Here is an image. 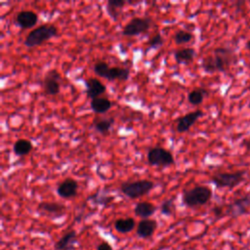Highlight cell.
<instances>
[{
  "label": "cell",
  "instance_id": "obj_22",
  "mask_svg": "<svg viewBox=\"0 0 250 250\" xmlns=\"http://www.w3.org/2000/svg\"><path fill=\"white\" fill-rule=\"evenodd\" d=\"M114 123V118L113 117H108V118H100L96 117L93 121V127L95 130L103 135H105L109 132L111 126Z\"/></svg>",
  "mask_w": 250,
  "mask_h": 250
},
{
  "label": "cell",
  "instance_id": "obj_17",
  "mask_svg": "<svg viewBox=\"0 0 250 250\" xmlns=\"http://www.w3.org/2000/svg\"><path fill=\"white\" fill-rule=\"evenodd\" d=\"M85 85H86V94L91 100L101 97V95H103L106 91L105 85L102 83L99 79L94 77L88 78L85 81Z\"/></svg>",
  "mask_w": 250,
  "mask_h": 250
},
{
  "label": "cell",
  "instance_id": "obj_21",
  "mask_svg": "<svg viewBox=\"0 0 250 250\" xmlns=\"http://www.w3.org/2000/svg\"><path fill=\"white\" fill-rule=\"evenodd\" d=\"M195 57V50L193 48H183L175 51L174 58L177 63H189Z\"/></svg>",
  "mask_w": 250,
  "mask_h": 250
},
{
  "label": "cell",
  "instance_id": "obj_5",
  "mask_svg": "<svg viewBox=\"0 0 250 250\" xmlns=\"http://www.w3.org/2000/svg\"><path fill=\"white\" fill-rule=\"evenodd\" d=\"M154 188V183L149 180L124 182L120 186L121 192L131 199H136L147 194Z\"/></svg>",
  "mask_w": 250,
  "mask_h": 250
},
{
  "label": "cell",
  "instance_id": "obj_8",
  "mask_svg": "<svg viewBox=\"0 0 250 250\" xmlns=\"http://www.w3.org/2000/svg\"><path fill=\"white\" fill-rule=\"evenodd\" d=\"M152 23L150 18H134L123 27L122 34L124 36H136L145 33L151 27Z\"/></svg>",
  "mask_w": 250,
  "mask_h": 250
},
{
  "label": "cell",
  "instance_id": "obj_31",
  "mask_svg": "<svg viewBox=\"0 0 250 250\" xmlns=\"http://www.w3.org/2000/svg\"><path fill=\"white\" fill-rule=\"evenodd\" d=\"M212 212L213 214L215 215V217L219 218L223 215V208L221 206H215L213 209H212Z\"/></svg>",
  "mask_w": 250,
  "mask_h": 250
},
{
  "label": "cell",
  "instance_id": "obj_6",
  "mask_svg": "<svg viewBox=\"0 0 250 250\" xmlns=\"http://www.w3.org/2000/svg\"><path fill=\"white\" fill-rule=\"evenodd\" d=\"M246 171H235L231 173H217L213 175L210 182L215 185L216 188H233L245 180Z\"/></svg>",
  "mask_w": 250,
  "mask_h": 250
},
{
  "label": "cell",
  "instance_id": "obj_13",
  "mask_svg": "<svg viewBox=\"0 0 250 250\" xmlns=\"http://www.w3.org/2000/svg\"><path fill=\"white\" fill-rule=\"evenodd\" d=\"M78 184L72 178H66L57 188V193L62 198H72L77 194Z\"/></svg>",
  "mask_w": 250,
  "mask_h": 250
},
{
  "label": "cell",
  "instance_id": "obj_28",
  "mask_svg": "<svg viewBox=\"0 0 250 250\" xmlns=\"http://www.w3.org/2000/svg\"><path fill=\"white\" fill-rule=\"evenodd\" d=\"M176 206L174 202V198H168L164 200L160 205V213L164 216H172L175 213Z\"/></svg>",
  "mask_w": 250,
  "mask_h": 250
},
{
  "label": "cell",
  "instance_id": "obj_24",
  "mask_svg": "<svg viewBox=\"0 0 250 250\" xmlns=\"http://www.w3.org/2000/svg\"><path fill=\"white\" fill-rule=\"evenodd\" d=\"M126 1L124 0H108L106 3V11L109 15V17L116 21L121 9L125 6Z\"/></svg>",
  "mask_w": 250,
  "mask_h": 250
},
{
  "label": "cell",
  "instance_id": "obj_2",
  "mask_svg": "<svg viewBox=\"0 0 250 250\" xmlns=\"http://www.w3.org/2000/svg\"><path fill=\"white\" fill-rule=\"evenodd\" d=\"M212 197V190L206 186H195L190 189L185 190L182 200L185 206L195 208L205 205Z\"/></svg>",
  "mask_w": 250,
  "mask_h": 250
},
{
  "label": "cell",
  "instance_id": "obj_33",
  "mask_svg": "<svg viewBox=\"0 0 250 250\" xmlns=\"http://www.w3.org/2000/svg\"><path fill=\"white\" fill-rule=\"evenodd\" d=\"M246 49H248L250 51V40L246 43Z\"/></svg>",
  "mask_w": 250,
  "mask_h": 250
},
{
  "label": "cell",
  "instance_id": "obj_29",
  "mask_svg": "<svg viewBox=\"0 0 250 250\" xmlns=\"http://www.w3.org/2000/svg\"><path fill=\"white\" fill-rule=\"evenodd\" d=\"M163 43H164V40H163L161 34L157 32V33L153 34V35L149 38V40H148V42H147V50H148V49L159 48V47H161V46L163 45Z\"/></svg>",
  "mask_w": 250,
  "mask_h": 250
},
{
  "label": "cell",
  "instance_id": "obj_27",
  "mask_svg": "<svg viewBox=\"0 0 250 250\" xmlns=\"http://www.w3.org/2000/svg\"><path fill=\"white\" fill-rule=\"evenodd\" d=\"M192 37H193V35L190 31L185 30V29H180V30H177L176 33L174 34V41L178 45H183V44L190 42Z\"/></svg>",
  "mask_w": 250,
  "mask_h": 250
},
{
  "label": "cell",
  "instance_id": "obj_9",
  "mask_svg": "<svg viewBox=\"0 0 250 250\" xmlns=\"http://www.w3.org/2000/svg\"><path fill=\"white\" fill-rule=\"evenodd\" d=\"M62 76L56 69H50L43 79V89L46 95L55 96L60 93Z\"/></svg>",
  "mask_w": 250,
  "mask_h": 250
},
{
  "label": "cell",
  "instance_id": "obj_19",
  "mask_svg": "<svg viewBox=\"0 0 250 250\" xmlns=\"http://www.w3.org/2000/svg\"><path fill=\"white\" fill-rule=\"evenodd\" d=\"M114 229L120 233H128L131 232L136 227V221L134 218H119L113 223Z\"/></svg>",
  "mask_w": 250,
  "mask_h": 250
},
{
  "label": "cell",
  "instance_id": "obj_12",
  "mask_svg": "<svg viewBox=\"0 0 250 250\" xmlns=\"http://www.w3.org/2000/svg\"><path fill=\"white\" fill-rule=\"evenodd\" d=\"M203 115V111L200 109L188 112L183 116H181L176 125V129L178 133H185L188 132L192 125Z\"/></svg>",
  "mask_w": 250,
  "mask_h": 250
},
{
  "label": "cell",
  "instance_id": "obj_23",
  "mask_svg": "<svg viewBox=\"0 0 250 250\" xmlns=\"http://www.w3.org/2000/svg\"><path fill=\"white\" fill-rule=\"evenodd\" d=\"M32 143L26 139H19L13 146L14 153L18 156H23L28 154L32 150Z\"/></svg>",
  "mask_w": 250,
  "mask_h": 250
},
{
  "label": "cell",
  "instance_id": "obj_3",
  "mask_svg": "<svg viewBox=\"0 0 250 250\" xmlns=\"http://www.w3.org/2000/svg\"><path fill=\"white\" fill-rule=\"evenodd\" d=\"M58 35V27L54 24H42L31 30L24 39V45L28 48H33L42 45L52 37Z\"/></svg>",
  "mask_w": 250,
  "mask_h": 250
},
{
  "label": "cell",
  "instance_id": "obj_11",
  "mask_svg": "<svg viewBox=\"0 0 250 250\" xmlns=\"http://www.w3.org/2000/svg\"><path fill=\"white\" fill-rule=\"evenodd\" d=\"M250 208V193L234 199L228 207V214L232 218H237L248 212Z\"/></svg>",
  "mask_w": 250,
  "mask_h": 250
},
{
  "label": "cell",
  "instance_id": "obj_7",
  "mask_svg": "<svg viewBox=\"0 0 250 250\" xmlns=\"http://www.w3.org/2000/svg\"><path fill=\"white\" fill-rule=\"evenodd\" d=\"M147 162L151 166H160L167 167L174 164V156L173 154L161 146L151 147L146 154Z\"/></svg>",
  "mask_w": 250,
  "mask_h": 250
},
{
  "label": "cell",
  "instance_id": "obj_32",
  "mask_svg": "<svg viewBox=\"0 0 250 250\" xmlns=\"http://www.w3.org/2000/svg\"><path fill=\"white\" fill-rule=\"evenodd\" d=\"M242 146L247 149V150H250V137L245 139L243 142H242Z\"/></svg>",
  "mask_w": 250,
  "mask_h": 250
},
{
  "label": "cell",
  "instance_id": "obj_20",
  "mask_svg": "<svg viewBox=\"0 0 250 250\" xmlns=\"http://www.w3.org/2000/svg\"><path fill=\"white\" fill-rule=\"evenodd\" d=\"M90 106H91V109L96 113H104L111 108L112 103L106 98L99 97L91 100Z\"/></svg>",
  "mask_w": 250,
  "mask_h": 250
},
{
  "label": "cell",
  "instance_id": "obj_15",
  "mask_svg": "<svg viewBox=\"0 0 250 250\" xmlns=\"http://www.w3.org/2000/svg\"><path fill=\"white\" fill-rule=\"evenodd\" d=\"M77 243V233L74 229L65 232L54 245V250H74Z\"/></svg>",
  "mask_w": 250,
  "mask_h": 250
},
{
  "label": "cell",
  "instance_id": "obj_26",
  "mask_svg": "<svg viewBox=\"0 0 250 250\" xmlns=\"http://www.w3.org/2000/svg\"><path fill=\"white\" fill-rule=\"evenodd\" d=\"M89 199H91L94 202V204H96V205L107 206L113 200V197L108 194L104 193V191H98V192L92 194L89 197Z\"/></svg>",
  "mask_w": 250,
  "mask_h": 250
},
{
  "label": "cell",
  "instance_id": "obj_1",
  "mask_svg": "<svg viewBox=\"0 0 250 250\" xmlns=\"http://www.w3.org/2000/svg\"><path fill=\"white\" fill-rule=\"evenodd\" d=\"M235 62V56L228 47H217L211 55L203 58L201 66L207 73L224 72Z\"/></svg>",
  "mask_w": 250,
  "mask_h": 250
},
{
  "label": "cell",
  "instance_id": "obj_25",
  "mask_svg": "<svg viewBox=\"0 0 250 250\" xmlns=\"http://www.w3.org/2000/svg\"><path fill=\"white\" fill-rule=\"evenodd\" d=\"M208 96V91L204 88H196L190 91L188 95V101L192 105H198L202 104L205 97Z\"/></svg>",
  "mask_w": 250,
  "mask_h": 250
},
{
  "label": "cell",
  "instance_id": "obj_10",
  "mask_svg": "<svg viewBox=\"0 0 250 250\" xmlns=\"http://www.w3.org/2000/svg\"><path fill=\"white\" fill-rule=\"evenodd\" d=\"M37 211L44 216H48L53 219H58L65 214L66 207L65 205L60 202L42 201L38 204Z\"/></svg>",
  "mask_w": 250,
  "mask_h": 250
},
{
  "label": "cell",
  "instance_id": "obj_18",
  "mask_svg": "<svg viewBox=\"0 0 250 250\" xmlns=\"http://www.w3.org/2000/svg\"><path fill=\"white\" fill-rule=\"evenodd\" d=\"M156 209V206L151 202L141 201L136 204L134 208V213L136 216L142 219H149V217H151L155 213Z\"/></svg>",
  "mask_w": 250,
  "mask_h": 250
},
{
  "label": "cell",
  "instance_id": "obj_14",
  "mask_svg": "<svg viewBox=\"0 0 250 250\" xmlns=\"http://www.w3.org/2000/svg\"><path fill=\"white\" fill-rule=\"evenodd\" d=\"M157 229V222L152 219H142L136 229L137 235L140 238H149L153 235Z\"/></svg>",
  "mask_w": 250,
  "mask_h": 250
},
{
  "label": "cell",
  "instance_id": "obj_30",
  "mask_svg": "<svg viewBox=\"0 0 250 250\" xmlns=\"http://www.w3.org/2000/svg\"><path fill=\"white\" fill-rule=\"evenodd\" d=\"M97 250H113V248H112V246L108 242L102 241L101 243L98 244Z\"/></svg>",
  "mask_w": 250,
  "mask_h": 250
},
{
  "label": "cell",
  "instance_id": "obj_4",
  "mask_svg": "<svg viewBox=\"0 0 250 250\" xmlns=\"http://www.w3.org/2000/svg\"><path fill=\"white\" fill-rule=\"evenodd\" d=\"M94 72L100 77L110 81H126L130 76V70L128 68L120 66H109L104 61H100L95 63Z\"/></svg>",
  "mask_w": 250,
  "mask_h": 250
},
{
  "label": "cell",
  "instance_id": "obj_16",
  "mask_svg": "<svg viewBox=\"0 0 250 250\" xmlns=\"http://www.w3.org/2000/svg\"><path fill=\"white\" fill-rule=\"evenodd\" d=\"M38 16L33 11H21L16 15V23L23 29L30 28L37 23Z\"/></svg>",
  "mask_w": 250,
  "mask_h": 250
}]
</instances>
